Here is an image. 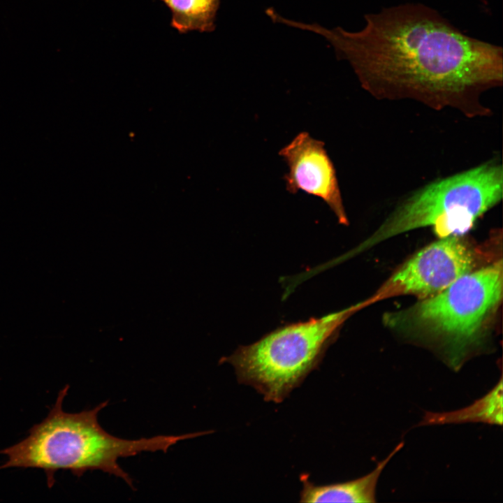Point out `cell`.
Segmentation results:
<instances>
[{
    "mask_svg": "<svg viewBox=\"0 0 503 503\" xmlns=\"http://www.w3.org/2000/svg\"><path fill=\"white\" fill-rule=\"evenodd\" d=\"M364 17L365 26L356 32L293 20L289 24L324 37L377 99L414 100L467 117L491 114L481 97L502 85L501 46L465 34L420 3L384 8Z\"/></svg>",
    "mask_w": 503,
    "mask_h": 503,
    "instance_id": "1",
    "label": "cell"
},
{
    "mask_svg": "<svg viewBox=\"0 0 503 503\" xmlns=\"http://www.w3.org/2000/svg\"><path fill=\"white\" fill-rule=\"evenodd\" d=\"M69 386L59 393L48 416L29 430V435L17 444L0 451L8 461L0 469L8 467L39 468L44 471L52 488L54 474L70 470L78 477L89 470H101L123 479L131 488L133 481L119 465L120 458L144 451L166 453L180 441L192 439L196 433L159 435L135 440L116 437L108 433L98 422L99 412L108 405L103 402L90 410L67 413L62 409Z\"/></svg>",
    "mask_w": 503,
    "mask_h": 503,
    "instance_id": "2",
    "label": "cell"
},
{
    "mask_svg": "<svg viewBox=\"0 0 503 503\" xmlns=\"http://www.w3.org/2000/svg\"><path fill=\"white\" fill-rule=\"evenodd\" d=\"M502 196L503 168L497 159L437 180L400 203L355 252L423 227L430 226L439 238L461 236Z\"/></svg>",
    "mask_w": 503,
    "mask_h": 503,
    "instance_id": "3",
    "label": "cell"
},
{
    "mask_svg": "<svg viewBox=\"0 0 503 503\" xmlns=\"http://www.w3.org/2000/svg\"><path fill=\"white\" fill-rule=\"evenodd\" d=\"M363 302L320 318L289 323L238 347L220 363L234 367L239 383L253 387L267 402H282L319 367L345 321Z\"/></svg>",
    "mask_w": 503,
    "mask_h": 503,
    "instance_id": "4",
    "label": "cell"
},
{
    "mask_svg": "<svg viewBox=\"0 0 503 503\" xmlns=\"http://www.w3.org/2000/svg\"><path fill=\"white\" fill-rule=\"evenodd\" d=\"M502 264L500 259L467 273L440 293L392 314L388 323L442 340L452 366L459 367L502 300Z\"/></svg>",
    "mask_w": 503,
    "mask_h": 503,
    "instance_id": "5",
    "label": "cell"
},
{
    "mask_svg": "<svg viewBox=\"0 0 503 503\" xmlns=\"http://www.w3.org/2000/svg\"><path fill=\"white\" fill-rule=\"evenodd\" d=\"M476 262L475 251L460 236L441 238L404 262L364 302L367 307L402 295L431 297L475 270Z\"/></svg>",
    "mask_w": 503,
    "mask_h": 503,
    "instance_id": "6",
    "label": "cell"
},
{
    "mask_svg": "<svg viewBox=\"0 0 503 503\" xmlns=\"http://www.w3.org/2000/svg\"><path fill=\"white\" fill-rule=\"evenodd\" d=\"M289 171L284 175L287 191H302L323 200L335 214L340 224L349 221L333 161L323 141L300 132L279 152Z\"/></svg>",
    "mask_w": 503,
    "mask_h": 503,
    "instance_id": "7",
    "label": "cell"
},
{
    "mask_svg": "<svg viewBox=\"0 0 503 503\" xmlns=\"http://www.w3.org/2000/svg\"><path fill=\"white\" fill-rule=\"evenodd\" d=\"M404 446L400 442L392 452L379 462L375 469L360 478L341 483L316 485L309 480V476L302 474V489L300 502H376V488L384 467Z\"/></svg>",
    "mask_w": 503,
    "mask_h": 503,
    "instance_id": "8",
    "label": "cell"
},
{
    "mask_svg": "<svg viewBox=\"0 0 503 503\" xmlns=\"http://www.w3.org/2000/svg\"><path fill=\"white\" fill-rule=\"evenodd\" d=\"M502 375L484 396L465 408L448 412L426 411L418 425L457 424L468 422L502 424Z\"/></svg>",
    "mask_w": 503,
    "mask_h": 503,
    "instance_id": "9",
    "label": "cell"
},
{
    "mask_svg": "<svg viewBox=\"0 0 503 503\" xmlns=\"http://www.w3.org/2000/svg\"><path fill=\"white\" fill-rule=\"evenodd\" d=\"M170 10V25L180 34L211 32L220 0H161Z\"/></svg>",
    "mask_w": 503,
    "mask_h": 503,
    "instance_id": "10",
    "label": "cell"
}]
</instances>
